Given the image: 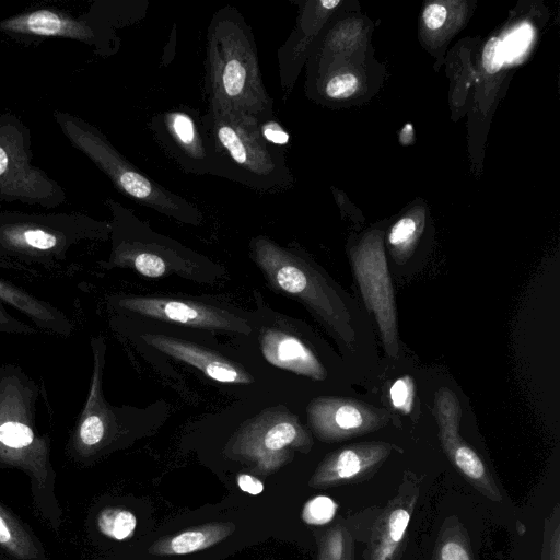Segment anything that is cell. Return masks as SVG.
I'll use <instances>...</instances> for the list:
<instances>
[{
  "instance_id": "28",
  "label": "cell",
  "mask_w": 560,
  "mask_h": 560,
  "mask_svg": "<svg viewBox=\"0 0 560 560\" xmlns=\"http://www.w3.org/2000/svg\"><path fill=\"white\" fill-rule=\"evenodd\" d=\"M359 84V79L353 73H338L327 80L325 93L334 100L347 98L357 92Z\"/></svg>"
},
{
  "instance_id": "2",
  "label": "cell",
  "mask_w": 560,
  "mask_h": 560,
  "mask_svg": "<svg viewBox=\"0 0 560 560\" xmlns=\"http://www.w3.org/2000/svg\"><path fill=\"white\" fill-rule=\"evenodd\" d=\"M201 119L217 176L262 194L281 192L292 186L284 152L262 138L257 118L235 109L208 106Z\"/></svg>"
},
{
  "instance_id": "24",
  "label": "cell",
  "mask_w": 560,
  "mask_h": 560,
  "mask_svg": "<svg viewBox=\"0 0 560 560\" xmlns=\"http://www.w3.org/2000/svg\"><path fill=\"white\" fill-rule=\"evenodd\" d=\"M336 510L337 505L330 498L318 495L305 504L302 516L308 524L323 525L332 520Z\"/></svg>"
},
{
  "instance_id": "11",
  "label": "cell",
  "mask_w": 560,
  "mask_h": 560,
  "mask_svg": "<svg viewBox=\"0 0 560 560\" xmlns=\"http://www.w3.org/2000/svg\"><path fill=\"white\" fill-rule=\"evenodd\" d=\"M142 339L156 350L197 368L217 382L249 384L254 381L240 365L194 342L163 334H145Z\"/></svg>"
},
{
  "instance_id": "19",
  "label": "cell",
  "mask_w": 560,
  "mask_h": 560,
  "mask_svg": "<svg viewBox=\"0 0 560 560\" xmlns=\"http://www.w3.org/2000/svg\"><path fill=\"white\" fill-rule=\"evenodd\" d=\"M0 299L36 319L40 325L51 329L57 327L59 331L63 330L59 325V317L49 306L2 280H0Z\"/></svg>"
},
{
  "instance_id": "25",
  "label": "cell",
  "mask_w": 560,
  "mask_h": 560,
  "mask_svg": "<svg viewBox=\"0 0 560 560\" xmlns=\"http://www.w3.org/2000/svg\"><path fill=\"white\" fill-rule=\"evenodd\" d=\"M212 538L203 530H189L182 533L170 541V551L176 555H185L197 551L210 545Z\"/></svg>"
},
{
  "instance_id": "35",
  "label": "cell",
  "mask_w": 560,
  "mask_h": 560,
  "mask_svg": "<svg viewBox=\"0 0 560 560\" xmlns=\"http://www.w3.org/2000/svg\"><path fill=\"white\" fill-rule=\"evenodd\" d=\"M322 5L327 9V10H332L334 8H336L337 5L340 4V1H328V0H324V1H320Z\"/></svg>"
},
{
  "instance_id": "10",
  "label": "cell",
  "mask_w": 560,
  "mask_h": 560,
  "mask_svg": "<svg viewBox=\"0 0 560 560\" xmlns=\"http://www.w3.org/2000/svg\"><path fill=\"white\" fill-rule=\"evenodd\" d=\"M388 418V411L349 398L318 397L307 407L310 427L325 441L370 433L385 425Z\"/></svg>"
},
{
  "instance_id": "8",
  "label": "cell",
  "mask_w": 560,
  "mask_h": 560,
  "mask_svg": "<svg viewBox=\"0 0 560 560\" xmlns=\"http://www.w3.org/2000/svg\"><path fill=\"white\" fill-rule=\"evenodd\" d=\"M118 304L132 313L163 322L244 335L252 331L250 326L235 314L196 301L164 296L128 295L121 298Z\"/></svg>"
},
{
  "instance_id": "30",
  "label": "cell",
  "mask_w": 560,
  "mask_h": 560,
  "mask_svg": "<svg viewBox=\"0 0 560 560\" xmlns=\"http://www.w3.org/2000/svg\"><path fill=\"white\" fill-rule=\"evenodd\" d=\"M259 121L262 138L272 145H284L289 142V135L277 121L276 117H267Z\"/></svg>"
},
{
  "instance_id": "12",
  "label": "cell",
  "mask_w": 560,
  "mask_h": 560,
  "mask_svg": "<svg viewBox=\"0 0 560 560\" xmlns=\"http://www.w3.org/2000/svg\"><path fill=\"white\" fill-rule=\"evenodd\" d=\"M418 492L400 491L388 503L374 523L364 560H398Z\"/></svg>"
},
{
  "instance_id": "27",
  "label": "cell",
  "mask_w": 560,
  "mask_h": 560,
  "mask_svg": "<svg viewBox=\"0 0 560 560\" xmlns=\"http://www.w3.org/2000/svg\"><path fill=\"white\" fill-rule=\"evenodd\" d=\"M325 548L331 560H353V544L345 528L332 530L326 539Z\"/></svg>"
},
{
  "instance_id": "17",
  "label": "cell",
  "mask_w": 560,
  "mask_h": 560,
  "mask_svg": "<svg viewBox=\"0 0 560 560\" xmlns=\"http://www.w3.org/2000/svg\"><path fill=\"white\" fill-rule=\"evenodd\" d=\"M103 347L94 346V369L90 394L85 408L80 417L77 436L84 447L100 444L114 417L106 406L102 394Z\"/></svg>"
},
{
  "instance_id": "5",
  "label": "cell",
  "mask_w": 560,
  "mask_h": 560,
  "mask_svg": "<svg viewBox=\"0 0 560 560\" xmlns=\"http://www.w3.org/2000/svg\"><path fill=\"white\" fill-rule=\"evenodd\" d=\"M26 131L10 117L0 119V198L55 207L63 190L30 163Z\"/></svg>"
},
{
  "instance_id": "6",
  "label": "cell",
  "mask_w": 560,
  "mask_h": 560,
  "mask_svg": "<svg viewBox=\"0 0 560 560\" xmlns=\"http://www.w3.org/2000/svg\"><path fill=\"white\" fill-rule=\"evenodd\" d=\"M150 127L184 172L217 176V164L201 114L186 106L166 109L152 118Z\"/></svg>"
},
{
  "instance_id": "3",
  "label": "cell",
  "mask_w": 560,
  "mask_h": 560,
  "mask_svg": "<svg viewBox=\"0 0 560 560\" xmlns=\"http://www.w3.org/2000/svg\"><path fill=\"white\" fill-rule=\"evenodd\" d=\"M55 118L74 147L93 161L121 194L183 223L200 224L203 215L194 203L139 171L98 130L66 113H56Z\"/></svg>"
},
{
  "instance_id": "18",
  "label": "cell",
  "mask_w": 560,
  "mask_h": 560,
  "mask_svg": "<svg viewBox=\"0 0 560 560\" xmlns=\"http://www.w3.org/2000/svg\"><path fill=\"white\" fill-rule=\"evenodd\" d=\"M65 241V236L58 230L32 220L4 222L0 225V243L13 249L31 253L51 252L60 249Z\"/></svg>"
},
{
  "instance_id": "34",
  "label": "cell",
  "mask_w": 560,
  "mask_h": 560,
  "mask_svg": "<svg viewBox=\"0 0 560 560\" xmlns=\"http://www.w3.org/2000/svg\"><path fill=\"white\" fill-rule=\"evenodd\" d=\"M30 328L21 323H16L9 314L4 312V308L0 305V329L13 330V331H27Z\"/></svg>"
},
{
  "instance_id": "32",
  "label": "cell",
  "mask_w": 560,
  "mask_h": 560,
  "mask_svg": "<svg viewBox=\"0 0 560 560\" xmlns=\"http://www.w3.org/2000/svg\"><path fill=\"white\" fill-rule=\"evenodd\" d=\"M423 22L429 30L435 31L443 26L447 18V10L442 3H430L423 11Z\"/></svg>"
},
{
  "instance_id": "23",
  "label": "cell",
  "mask_w": 560,
  "mask_h": 560,
  "mask_svg": "<svg viewBox=\"0 0 560 560\" xmlns=\"http://www.w3.org/2000/svg\"><path fill=\"white\" fill-rule=\"evenodd\" d=\"M418 233V223L411 217H404L392 226L388 243L398 262H404L409 257Z\"/></svg>"
},
{
  "instance_id": "22",
  "label": "cell",
  "mask_w": 560,
  "mask_h": 560,
  "mask_svg": "<svg viewBox=\"0 0 560 560\" xmlns=\"http://www.w3.org/2000/svg\"><path fill=\"white\" fill-rule=\"evenodd\" d=\"M137 525L136 516L128 510L108 508L97 518L98 529L107 537L122 540L132 535Z\"/></svg>"
},
{
  "instance_id": "26",
  "label": "cell",
  "mask_w": 560,
  "mask_h": 560,
  "mask_svg": "<svg viewBox=\"0 0 560 560\" xmlns=\"http://www.w3.org/2000/svg\"><path fill=\"white\" fill-rule=\"evenodd\" d=\"M390 401L395 409L409 413L413 406L415 385L409 375L397 378L389 390Z\"/></svg>"
},
{
  "instance_id": "29",
  "label": "cell",
  "mask_w": 560,
  "mask_h": 560,
  "mask_svg": "<svg viewBox=\"0 0 560 560\" xmlns=\"http://www.w3.org/2000/svg\"><path fill=\"white\" fill-rule=\"evenodd\" d=\"M482 66L488 73H497L505 62L503 40L497 36L486 43L482 50Z\"/></svg>"
},
{
  "instance_id": "13",
  "label": "cell",
  "mask_w": 560,
  "mask_h": 560,
  "mask_svg": "<svg viewBox=\"0 0 560 560\" xmlns=\"http://www.w3.org/2000/svg\"><path fill=\"white\" fill-rule=\"evenodd\" d=\"M16 389L5 386L0 390V454L14 460L25 462L35 453L44 456V444L37 440L26 416L20 407Z\"/></svg>"
},
{
  "instance_id": "15",
  "label": "cell",
  "mask_w": 560,
  "mask_h": 560,
  "mask_svg": "<svg viewBox=\"0 0 560 560\" xmlns=\"http://www.w3.org/2000/svg\"><path fill=\"white\" fill-rule=\"evenodd\" d=\"M0 30L18 35L65 37L83 42L95 38L88 23L54 9H37L8 18L0 22Z\"/></svg>"
},
{
  "instance_id": "7",
  "label": "cell",
  "mask_w": 560,
  "mask_h": 560,
  "mask_svg": "<svg viewBox=\"0 0 560 560\" xmlns=\"http://www.w3.org/2000/svg\"><path fill=\"white\" fill-rule=\"evenodd\" d=\"M352 262L365 304L375 314L384 348L389 355L397 357L394 290L381 242H364L353 255Z\"/></svg>"
},
{
  "instance_id": "1",
  "label": "cell",
  "mask_w": 560,
  "mask_h": 560,
  "mask_svg": "<svg viewBox=\"0 0 560 560\" xmlns=\"http://www.w3.org/2000/svg\"><path fill=\"white\" fill-rule=\"evenodd\" d=\"M205 83L209 107L240 110L258 120L275 116L252 30L234 7L219 9L209 24Z\"/></svg>"
},
{
  "instance_id": "31",
  "label": "cell",
  "mask_w": 560,
  "mask_h": 560,
  "mask_svg": "<svg viewBox=\"0 0 560 560\" xmlns=\"http://www.w3.org/2000/svg\"><path fill=\"white\" fill-rule=\"evenodd\" d=\"M530 39L528 27L522 26L514 31L505 42H503V50L505 60L513 59L524 51Z\"/></svg>"
},
{
  "instance_id": "16",
  "label": "cell",
  "mask_w": 560,
  "mask_h": 560,
  "mask_svg": "<svg viewBox=\"0 0 560 560\" xmlns=\"http://www.w3.org/2000/svg\"><path fill=\"white\" fill-rule=\"evenodd\" d=\"M264 358L272 365L323 381L327 372L312 350L296 336L279 329H265L260 335Z\"/></svg>"
},
{
  "instance_id": "14",
  "label": "cell",
  "mask_w": 560,
  "mask_h": 560,
  "mask_svg": "<svg viewBox=\"0 0 560 560\" xmlns=\"http://www.w3.org/2000/svg\"><path fill=\"white\" fill-rule=\"evenodd\" d=\"M388 443L354 444L330 454L317 472V481L338 483L359 481L373 472L390 454Z\"/></svg>"
},
{
  "instance_id": "20",
  "label": "cell",
  "mask_w": 560,
  "mask_h": 560,
  "mask_svg": "<svg viewBox=\"0 0 560 560\" xmlns=\"http://www.w3.org/2000/svg\"><path fill=\"white\" fill-rule=\"evenodd\" d=\"M432 560H474L469 539L459 524L441 532Z\"/></svg>"
},
{
  "instance_id": "4",
  "label": "cell",
  "mask_w": 560,
  "mask_h": 560,
  "mask_svg": "<svg viewBox=\"0 0 560 560\" xmlns=\"http://www.w3.org/2000/svg\"><path fill=\"white\" fill-rule=\"evenodd\" d=\"M250 249L253 259L275 290L302 301L346 340L352 338L342 303L315 267L267 236L254 237Z\"/></svg>"
},
{
  "instance_id": "9",
  "label": "cell",
  "mask_w": 560,
  "mask_h": 560,
  "mask_svg": "<svg viewBox=\"0 0 560 560\" xmlns=\"http://www.w3.org/2000/svg\"><path fill=\"white\" fill-rule=\"evenodd\" d=\"M434 407L440 440L450 460L480 493L490 500L500 501L502 495L493 477L459 434L462 409L456 395L451 389L441 387L435 393Z\"/></svg>"
},
{
  "instance_id": "21",
  "label": "cell",
  "mask_w": 560,
  "mask_h": 560,
  "mask_svg": "<svg viewBox=\"0 0 560 560\" xmlns=\"http://www.w3.org/2000/svg\"><path fill=\"white\" fill-rule=\"evenodd\" d=\"M0 545L19 558H34L37 555L31 538L1 506Z\"/></svg>"
},
{
  "instance_id": "33",
  "label": "cell",
  "mask_w": 560,
  "mask_h": 560,
  "mask_svg": "<svg viewBox=\"0 0 560 560\" xmlns=\"http://www.w3.org/2000/svg\"><path fill=\"white\" fill-rule=\"evenodd\" d=\"M237 486L242 491L253 495H257L264 491L262 482L248 474H242L237 477Z\"/></svg>"
}]
</instances>
